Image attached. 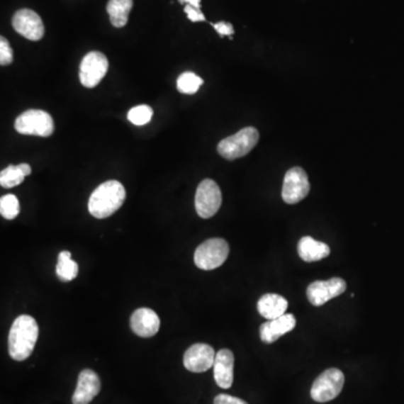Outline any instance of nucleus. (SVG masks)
I'll use <instances>...</instances> for the list:
<instances>
[{
  "mask_svg": "<svg viewBox=\"0 0 404 404\" xmlns=\"http://www.w3.org/2000/svg\"><path fill=\"white\" fill-rule=\"evenodd\" d=\"M38 332V322L30 315H22L15 319L9 336V352L11 359L17 361L28 359L35 347Z\"/></svg>",
  "mask_w": 404,
  "mask_h": 404,
  "instance_id": "nucleus-1",
  "label": "nucleus"
},
{
  "mask_svg": "<svg viewBox=\"0 0 404 404\" xmlns=\"http://www.w3.org/2000/svg\"><path fill=\"white\" fill-rule=\"evenodd\" d=\"M125 199L126 190L119 181H106L92 192L88 202V209L94 218H108L118 211Z\"/></svg>",
  "mask_w": 404,
  "mask_h": 404,
  "instance_id": "nucleus-2",
  "label": "nucleus"
},
{
  "mask_svg": "<svg viewBox=\"0 0 404 404\" xmlns=\"http://www.w3.org/2000/svg\"><path fill=\"white\" fill-rule=\"evenodd\" d=\"M259 140V130L254 127H245L232 136L221 140L217 150L224 159L234 161L247 155L257 145Z\"/></svg>",
  "mask_w": 404,
  "mask_h": 404,
  "instance_id": "nucleus-3",
  "label": "nucleus"
},
{
  "mask_svg": "<svg viewBox=\"0 0 404 404\" xmlns=\"http://www.w3.org/2000/svg\"><path fill=\"white\" fill-rule=\"evenodd\" d=\"M229 255V245L223 238H211L198 246L194 263L200 269L211 271L224 264Z\"/></svg>",
  "mask_w": 404,
  "mask_h": 404,
  "instance_id": "nucleus-4",
  "label": "nucleus"
},
{
  "mask_svg": "<svg viewBox=\"0 0 404 404\" xmlns=\"http://www.w3.org/2000/svg\"><path fill=\"white\" fill-rule=\"evenodd\" d=\"M15 130L19 134L49 138L54 132L53 118L46 111L30 109L17 117Z\"/></svg>",
  "mask_w": 404,
  "mask_h": 404,
  "instance_id": "nucleus-5",
  "label": "nucleus"
},
{
  "mask_svg": "<svg viewBox=\"0 0 404 404\" xmlns=\"http://www.w3.org/2000/svg\"><path fill=\"white\" fill-rule=\"evenodd\" d=\"M345 384V375L338 369H328L321 373L310 391L311 398L315 402L332 401L340 395Z\"/></svg>",
  "mask_w": 404,
  "mask_h": 404,
  "instance_id": "nucleus-6",
  "label": "nucleus"
},
{
  "mask_svg": "<svg viewBox=\"0 0 404 404\" xmlns=\"http://www.w3.org/2000/svg\"><path fill=\"white\" fill-rule=\"evenodd\" d=\"M223 202L220 188L215 181L206 179L198 186L196 192V211L199 217L203 219L211 218L218 213Z\"/></svg>",
  "mask_w": 404,
  "mask_h": 404,
  "instance_id": "nucleus-7",
  "label": "nucleus"
},
{
  "mask_svg": "<svg viewBox=\"0 0 404 404\" xmlns=\"http://www.w3.org/2000/svg\"><path fill=\"white\" fill-rule=\"evenodd\" d=\"M108 67L109 63L105 54L97 51L86 54L81 61L80 72H79L82 86L89 89L97 86L100 81L105 78Z\"/></svg>",
  "mask_w": 404,
  "mask_h": 404,
  "instance_id": "nucleus-8",
  "label": "nucleus"
},
{
  "mask_svg": "<svg viewBox=\"0 0 404 404\" xmlns=\"http://www.w3.org/2000/svg\"><path fill=\"white\" fill-rule=\"evenodd\" d=\"M310 191L309 179L301 167H292L283 181L282 199L288 205H296L307 197Z\"/></svg>",
  "mask_w": 404,
  "mask_h": 404,
  "instance_id": "nucleus-9",
  "label": "nucleus"
},
{
  "mask_svg": "<svg viewBox=\"0 0 404 404\" xmlns=\"http://www.w3.org/2000/svg\"><path fill=\"white\" fill-rule=\"evenodd\" d=\"M347 284L342 278H332L327 281H315L307 288V296L311 305L320 307L329 300L344 293Z\"/></svg>",
  "mask_w": 404,
  "mask_h": 404,
  "instance_id": "nucleus-10",
  "label": "nucleus"
},
{
  "mask_svg": "<svg viewBox=\"0 0 404 404\" xmlns=\"http://www.w3.org/2000/svg\"><path fill=\"white\" fill-rule=\"evenodd\" d=\"M215 349L207 344H194L186 349L184 356V365L193 373L207 372L213 366L215 359Z\"/></svg>",
  "mask_w": 404,
  "mask_h": 404,
  "instance_id": "nucleus-11",
  "label": "nucleus"
},
{
  "mask_svg": "<svg viewBox=\"0 0 404 404\" xmlns=\"http://www.w3.org/2000/svg\"><path fill=\"white\" fill-rule=\"evenodd\" d=\"M13 30L30 40H40L43 38V22L38 13L30 9H21L13 17Z\"/></svg>",
  "mask_w": 404,
  "mask_h": 404,
  "instance_id": "nucleus-12",
  "label": "nucleus"
},
{
  "mask_svg": "<svg viewBox=\"0 0 404 404\" xmlns=\"http://www.w3.org/2000/svg\"><path fill=\"white\" fill-rule=\"evenodd\" d=\"M159 315L150 308H140L130 317V328L142 338L155 336L159 332Z\"/></svg>",
  "mask_w": 404,
  "mask_h": 404,
  "instance_id": "nucleus-13",
  "label": "nucleus"
},
{
  "mask_svg": "<svg viewBox=\"0 0 404 404\" xmlns=\"http://www.w3.org/2000/svg\"><path fill=\"white\" fill-rule=\"evenodd\" d=\"M101 388L99 376L91 369H84L79 374L78 384L73 393V404H89Z\"/></svg>",
  "mask_w": 404,
  "mask_h": 404,
  "instance_id": "nucleus-14",
  "label": "nucleus"
},
{
  "mask_svg": "<svg viewBox=\"0 0 404 404\" xmlns=\"http://www.w3.org/2000/svg\"><path fill=\"white\" fill-rule=\"evenodd\" d=\"M296 320L292 313H284L279 318L267 320L259 327L262 342L272 344L296 328Z\"/></svg>",
  "mask_w": 404,
  "mask_h": 404,
  "instance_id": "nucleus-15",
  "label": "nucleus"
},
{
  "mask_svg": "<svg viewBox=\"0 0 404 404\" xmlns=\"http://www.w3.org/2000/svg\"><path fill=\"white\" fill-rule=\"evenodd\" d=\"M235 357L232 350L221 349L215 354L213 363V376L217 386L221 388H229L234 382Z\"/></svg>",
  "mask_w": 404,
  "mask_h": 404,
  "instance_id": "nucleus-16",
  "label": "nucleus"
},
{
  "mask_svg": "<svg viewBox=\"0 0 404 404\" xmlns=\"http://www.w3.org/2000/svg\"><path fill=\"white\" fill-rule=\"evenodd\" d=\"M298 253L302 261L311 263L328 257L330 255V247L326 242H319L310 236H305L299 240Z\"/></svg>",
  "mask_w": 404,
  "mask_h": 404,
  "instance_id": "nucleus-17",
  "label": "nucleus"
},
{
  "mask_svg": "<svg viewBox=\"0 0 404 404\" xmlns=\"http://www.w3.org/2000/svg\"><path fill=\"white\" fill-rule=\"evenodd\" d=\"M288 300L280 294L266 293L257 302L259 315L267 320L279 318L288 309Z\"/></svg>",
  "mask_w": 404,
  "mask_h": 404,
  "instance_id": "nucleus-18",
  "label": "nucleus"
},
{
  "mask_svg": "<svg viewBox=\"0 0 404 404\" xmlns=\"http://www.w3.org/2000/svg\"><path fill=\"white\" fill-rule=\"evenodd\" d=\"M32 173V167L27 163L18 165H9L0 173V186L11 189L24 182L25 176Z\"/></svg>",
  "mask_w": 404,
  "mask_h": 404,
  "instance_id": "nucleus-19",
  "label": "nucleus"
},
{
  "mask_svg": "<svg viewBox=\"0 0 404 404\" xmlns=\"http://www.w3.org/2000/svg\"><path fill=\"white\" fill-rule=\"evenodd\" d=\"M133 9V0H109L107 13L113 26L121 28L128 22V15Z\"/></svg>",
  "mask_w": 404,
  "mask_h": 404,
  "instance_id": "nucleus-20",
  "label": "nucleus"
},
{
  "mask_svg": "<svg viewBox=\"0 0 404 404\" xmlns=\"http://www.w3.org/2000/svg\"><path fill=\"white\" fill-rule=\"evenodd\" d=\"M78 263L76 261H73L70 252H61L59 259H57V278L63 281V282H70V281L74 280L78 276Z\"/></svg>",
  "mask_w": 404,
  "mask_h": 404,
  "instance_id": "nucleus-21",
  "label": "nucleus"
},
{
  "mask_svg": "<svg viewBox=\"0 0 404 404\" xmlns=\"http://www.w3.org/2000/svg\"><path fill=\"white\" fill-rule=\"evenodd\" d=\"M202 84H203V80L196 73L190 72V71L182 73L176 81V88L181 94H196Z\"/></svg>",
  "mask_w": 404,
  "mask_h": 404,
  "instance_id": "nucleus-22",
  "label": "nucleus"
},
{
  "mask_svg": "<svg viewBox=\"0 0 404 404\" xmlns=\"http://www.w3.org/2000/svg\"><path fill=\"white\" fill-rule=\"evenodd\" d=\"M21 211L18 199L13 194H6L0 199V213L7 220H13Z\"/></svg>",
  "mask_w": 404,
  "mask_h": 404,
  "instance_id": "nucleus-23",
  "label": "nucleus"
},
{
  "mask_svg": "<svg viewBox=\"0 0 404 404\" xmlns=\"http://www.w3.org/2000/svg\"><path fill=\"white\" fill-rule=\"evenodd\" d=\"M152 117H153V109L147 105H140L128 111L127 118L136 126H144L151 121Z\"/></svg>",
  "mask_w": 404,
  "mask_h": 404,
  "instance_id": "nucleus-24",
  "label": "nucleus"
},
{
  "mask_svg": "<svg viewBox=\"0 0 404 404\" xmlns=\"http://www.w3.org/2000/svg\"><path fill=\"white\" fill-rule=\"evenodd\" d=\"M13 52L9 45V40H6L4 36L0 38V64L5 67L13 62Z\"/></svg>",
  "mask_w": 404,
  "mask_h": 404,
  "instance_id": "nucleus-25",
  "label": "nucleus"
},
{
  "mask_svg": "<svg viewBox=\"0 0 404 404\" xmlns=\"http://www.w3.org/2000/svg\"><path fill=\"white\" fill-rule=\"evenodd\" d=\"M184 13L191 22H205L206 21V17L203 16L200 9H194L193 6L189 5V4L184 7Z\"/></svg>",
  "mask_w": 404,
  "mask_h": 404,
  "instance_id": "nucleus-26",
  "label": "nucleus"
},
{
  "mask_svg": "<svg viewBox=\"0 0 404 404\" xmlns=\"http://www.w3.org/2000/svg\"><path fill=\"white\" fill-rule=\"evenodd\" d=\"M213 404H248L244 400L240 398H235V396L228 395V394H219L215 396L213 400Z\"/></svg>",
  "mask_w": 404,
  "mask_h": 404,
  "instance_id": "nucleus-27",
  "label": "nucleus"
},
{
  "mask_svg": "<svg viewBox=\"0 0 404 404\" xmlns=\"http://www.w3.org/2000/svg\"><path fill=\"white\" fill-rule=\"evenodd\" d=\"M213 26L215 27V30L219 33V35L220 36H230L234 34V27H232V24H229V23H217V24H213Z\"/></svg>",
  "mask_w": 404,
  "mask_h": 404,
  "instance_id": "nucleus-28",
  "label": "nucleus"
},
{
  "mask_svg": "<svg viewBox=\"0 0 404 404\" xmlns=\"http://www.w3.org/2000/svg\"><path fill=\"white\" fill-rule=\"evenodd\" d=\"M179 1H180L181 4H189V1H190V0H179Z\"/></svg>",
  "mask_w": 404,
  "mask_h": 404,
  "instance_id": "nucleus-29",
  "label": "nucleus"
}]
</instances>
